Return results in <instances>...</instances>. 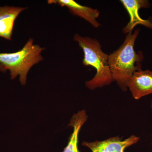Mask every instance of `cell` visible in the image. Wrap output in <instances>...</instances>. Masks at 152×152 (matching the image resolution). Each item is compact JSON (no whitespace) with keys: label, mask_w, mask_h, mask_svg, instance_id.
Segmentation results:
<instances>
[{"label":"cell","mask_w":152,"mask_h":152,"mask_svg":"<svg viewBox=\"0 0 152 152\" xmlns=\"http://www.w3.org/2000/svg\"><path fill=\"white\" fill-rule=\"evenodd\" d=\"M139 32V30L137 29L133 33H129L120 48L108 55V62L113 80L117 82L123 91L127 89L134 73L142 70V52L137 53L134 49Z\"/></svg>","instance_id":"obj_1"},{"label":"cell","mask_w":152,"mask_h":152,"mask_svg":"<svg viewBox=\"0 0 152 152\" xmlns=\"http://www.w3.org/2000/svg\"><path fill=\"white\" fill-rule=\"evenodd\" d=\"M45 48L34 44V39L30 38L24 47L15 53H0V72L9 71L11 80L19 76L22 86L26 84L27 76L31 68L43 61L42 53Z\"/></svg>","instance_id":"obj_2"},{"label":"cell","mask_w":152,"mask_h":152,"mask_svg":"<svg viewBox=\"0 0 152 152\" xmlns=\"http://www.w3.org/2000/svg\"><path fill=\"white\" fill-rule=\"evenodd\" d=\"M73 39L83 51L84 65L91 66L96 70L94 77L86 82V86L93 90L110 84L113 80L108 62V55L103 51L99 42L96 39L83 37L78 34L74 35Z\"/></svg>","instance_id":"obj_3"},{"label":"cell","mask_w":152,"mask_h":152,"mask_svg":"<svg viewBox=\"0 0 152 152\" xmlns=\"http://www.w3.org/2000/svg\"><path fill=\"white\" fill-rule=\"evenodd\" d=\"M139 140V137L134 135L124 140L114 137L102 141L83 142L82 145L89 148L92 152H124L125 149L137 143Z\"/></svg>","instance_id":"obj_4"},{"label":"cell","mask_w":152,"mask_h":152,"mask_svg":"<svg viewBox=\"0 0 152 152\" xmlns=\"http://www.w3.org/2000/svg\"><path fill=\"white\" fill-rule=\"evenodd\" d=\"M121 2L127 11L130 16L129 22L123 29L125 34L132 33L134 28L137 25H142L152 29V22L149 20L142 19L139 14L140 9L149 8L151 5L147 0H121Z\"/></svg>","instance_id":"obj_5"},{"label":"cell","mask_w":152,"mask_h":152,"mask_svg":"<svg viewBox=\"0 0 152 152\" xmlns=\"http://www.w3.org/2000/svg\"><path fill=\"white\" fill-rule=\"evenodd\" d=\"M48 4H54L68 9L72 15L80 17L89 23L94 28H99L100 24L97 20L100 12L94 9L80 4L73 0H48Z\"/></svg>","instance_id":"obj_6"},{"label":"cell","mask_w":152,"mask_h":152,"mask_svg":"<svg viewBox=\"0 0 152 152\" xmlns=\"http://www.w3.org/2000/svg\"><path fill=\"white\" fill-rule=\"evenodd\" d=\"M133 97L139 99L152 94V71L148 69L135 72L128 85Z\"/></svg>","instance_id":"obj_7"},{"label":"cell","mask_w":152,"mask_h":152,"mask_svg":"<svg viewBox=\"0 0 152 152\" xmlns=\"http://www.w3.org/2000/svg\"><path fill=\"white\" fill-rule=\"evenodd\" d=\"M27 9L14 6H0V37L11 40L15 21Z\"/></svg>","instance_id":"obj_8"},{"label":"cell","mask_w":152,"mask_h":152,"mask_svg":"<svg viewBox=\"0 0 152 152\" xmlns=\"http://www.w3.org/2000/svg\"><path fill=\"white\" fill-rule=\"evenodd\" d=\"M87 119L88 116L85 110L74 114L68 126L73 127V132L70 137L67 145L63 152H80L78 147L79 132Z\"/></svg>","instance_id":"obj_9"},{"label":"cell","mask_w":152,"mask_h":152,"mask_svg":"<svg viewBox=\"0 0 152 152\" xmlns=\"http://www.w3.org/2000/svg\"></svg>","instance_id":"obj_10"}]
</instances>
